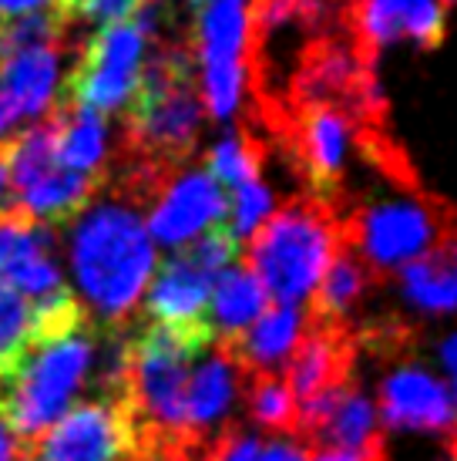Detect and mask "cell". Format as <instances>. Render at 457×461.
<instances>
[{"label":"cell","instance_id":"8fae6325","mask_svg":"<svg viewBox=\"0 0 457 461\" xmlns=\"http://www.w3.org/2000/svg\"><path fill=\"white\" fill-rule=\"evenodd\" d=\"M34 455L40 461H135L125 418L112 401H88L67 411Z\"/></svg>","mask_w":457,"mask_h":461},{"label":"cell","instance_id":"d6986e66","mask_svg":"<svg viewBox=\"0 0 457 461\" xmlns=\"http://www.w3.org/2000/svg\"><path fill=\"white\" fill-rule=\"evenodd\" d=\"M58 68H61V48H31L0 65V91L13 104L17 118L38 115L51 104Z\"/></svg>","mask_w":457,"mask_h":461},{"label":"cell","instance_id":"ac0fdd59","mask_svg":"<svg viewBox=\"0 0 457 461\" xmlns=\"http://www.w3.org/2000/svg\"><path fill=\"white\" fill-rule=\"evenodd\" d=\"M400 283L414 307L431 313L457 310V232L437 240L424 257L407 263L400 269Z\"/></svg>","mask_w":457,"mask_h":461},{"label":"cell","instance_id":"8992f818","mask_svg":"<svg viewBox=\"0 0 457 461\" xmlns=\"http://www.w3.org/2000/svg\"><path fill=\"white\" fill-rule=\"evenodd\" d=\"M249 34L253 24L246 0H209L199 14V91L216 122L239 112Z\"/></svg>","mask_w":457,"mask_h":461},{"label":"cell","instance_id":"d6a6232c","mask_svg":"<svg viewBox=\"0 0 457 461\" xmlns=\"http://www.w3.org/2000/svg\"><path fill=\"white\" fill-rule=\"evenodd\" d=\"M441 364L444 371L451 374V384L457 381V333H451L444 344H441Z\"/></svg>","mask_w":457,"mask_h":461},{"label":"cell","instance_id":"30bf717a","mask_svg":"<svg viewBox=\"0 0 457 461\" xmlns=\"http://www.w3.org/2000/svg\"><path fill=\"white\" fill-rule=\"evenodd\" d=\"M0 283L34 303L67 294L48 226L17 212H0Z\"/></svg>","mask_w":457,"mask_h":461},{"label":"cell","instance_id":"5b68a950","mask_svg":"<svg viewBox=\"0 0 457 461\" xmlns=\"http://www.w3.org/2000/svg\"><path fill=\"white\" fill-rule=\"evenodd\" d=\"M236 257H239V243L228 236L226 226H216L199 240H192L189 246H182L175 257L162 263L148 286L145 310H148L152 323L185 327V330L205 327V307H209L212 283L222 269L232 267Z\"/></svg>","mask_w":457,"mask_h":461},{"label":"cell","instance_id":"ba28073f","mask_svg":"<svg viewBox=\"0 0 457 461\" xmlns=\"http://www.w3.org/2000/svg\"><path fill=\"white\" fill-rule=\"evenodd\" d=\"M441 240L434 209L410 195H387L367 205L354 222L356 257L367 269H404Z\"/></svg>","mask_w":457,"mask_h":461},{"label":"cell","instance_id":"d4e9b609","mask_svg":"<svg viewBox=\"0 0 457 461\" xmlns=\"http://www.w3.org/2000/svg\"><path fill=\"white\" fill-rule=\"evenodd\" d=\"M249 411H253L255 424H263L266 431H290V428H296V397L286 387V381H280L276 374H255Z\"/></svg>","mask_w":457,"mask_h":461},{"label":"cell","instance_id":"83f0119b","mask_svg":"<svg viewBox=\"0 0 457 461\" xmlns=\"http://www.w3.org/2000/svg\"><path fill=\"white\" fill-rule=\"evenodd\" d=\"M259 451L263 441L255 435H228L212 448L209 461H259Z\"/></svg>","mask_w":457,"mask_h":461},{"label":"cell","instance_id":"603a6c76","mask_svg":"<svg viewBox=\"0 0 457 461\" xmlns=\"http://www.w3.org/2000/svg\"><path fill=\"white\" fill-rule=\"evenodd\" d=\"M34 340V303L0 283V384L27 357Z\"/></svg>","mask_w":457,"mask_h":461},{"label":"cell","instance_id":"5bb4252c","mask_svg":"<svg viewBox=\"0 0 457 461\" xmlns=\"http://www.w3.org/2000/svg\"><path fill=\"white\" fill-rule=\"evenodd\" d=\"M444 0H360L356 4V31L367 48H387L397 41L434 48L444 38Z\"/></svg>","mask_w":457,"mask_h":461},{"label":"cell","instance_id":"836d02e7","mask_svg":"<svg viewBox=\"0 0 457 461\" xmlns=\"http://www.w3.org/2000/svg\"><path fill=\"white\" fill-rule=\"evenodd\" d=\"M17 122V112H13V104L7 102V95L0 91V131H7Z\"/></svg>","mask_w":457,"mask_h":461},{"label":"cell","instance_id":"6da1fadb","mask_svg":"<svg viewBox=\"0 0 457 461\" xmlns=\"http://www.w3.org/2000/svg\"><path fill=\"white\" fill-rule=\"evenodd\" d=\"M205 104L195 61L185 48L166 44L141 65L139 88L128 102L125 149L135 158L131 179L166 185L168 168L189 158L202 131Z\"/></svg>","mask_w":457,"mask_h":461},{"label":"cell","instance_id":"484cf974","mask_svg":"<svg viewBox=\"0 0 457 461\" xmlns=\"http://www.w3.org/2000/svg\"><path fill=\"white\" fill-rule=\"evenodd\" d=\"M273 216V193H269L263 182H246L239 189H232V199H228V216H226V232L239 243V249L249 240L253 232Z\"/></svg>","mask_w":457,"mask_h":461},{"label":"cell","instance_id":"e0dca14e","mask_svg":"<svg viewBox=\"0 0 457 461\" xmlns=\"http://www.w3.org/2000/svg\"><path fill=\"white\" fill-rule=\"evenodd\" d=\"M269 307V296L263 283L253 276L249 267H228L222 269L212 283L209 307H205V327L219 344L236 340L255 323V317Z\"/></svg>","mask_w":457,"mask_h":461},{"label":"cell","instance_id":"7c38bea8","mask_svg":"<svg viewBox=\"0 0 457 461\" xmlns=\"http://www.w3.org/2000/svg\"><path fill=\"white\" fill-rule=\"evenodd\" d=\"M381 418L394 435H454L457 411L447 391L424 367H397L381 387Z\"/></svg>","mask_w":457,"mask_h":461},{"label":"cell","instance_id":"7a4b0ae2","mask_svg":"<svg viewBox=\"0 0 457 461\" xmlns=\"http://www.w3.org/2000/svg\"><path fill=\"white\" fill-rule=\"evenodd\" d=\"M71 269L85 303L104 327H121L155 273V243L131 203L81 209L71 226Z\"/></svg>","mask_w":457,"mask_h":461},{"label":"cell","instance_id":"2e32d148","mask_svg":"<svg viewBox=\"0 0 457 461\" xmlns=\"http://www.w3.org/2000/svg\"><path fill=\"white\" fill-rule=\"evenodd\" d=\"M346 360H350V350H346V340H343L336 327H327V323H317V330L303 337L300 347L290 354V367H286V387L292 391L296 404L306 401L313 394H323L330 387L346 384Z\"/></svg>","mask_w":457,"mask_h":461},{"label":"cell","instance_id":"44dd1931","mask_svg":"<svg viewBox=\"0 0 457 461\" xmlns=\"http://www.w3.org/2000/svg\"><path fill=\"white\" fill-rule=\"evenodd\" d=\"M323 445L340 451H373L377 448V408L367 394L354 387H343L340 401L333 404L330 418L323 421L317 435Z\"/></svg>","mask_w":457,"mask_h":461},{"label":"cell","instance_id":"f1b7e54d","mask_svg":"<svg viewBox=\"0 0 457 461\" xmlns=\"http://www.w3.org/2000/svg\"><path fill=\"white\" fill-rule=\"evenodd\" d=\"M259 461H306V448L300 441H273L259 451Z\"/></svg>","mask_w":457,"mask_h":461},{"label":"cell","instance_id":"d590c367","mask_svg":"<svg viewBox=\"0 0 457 461\" xmlns=\"http://www.w3.org/2000/svg\"><path fill=\"white\" fill-rule=\"evenodd\" d=\"M192 4H195V7H202V4H209V0H192Z\"/></svg>","mask_w":457,"mask_h":461},{"label":"cell","instance_id":"4fadbf2b","mask_svg":"<svg viewBox=\"0 0 457 461\" xmlns=\"http://www.w3.org/2000/svg\"><path fill=\"white\" fill-rule=\"evenodd\" d=\"M356 139L354 115L330 102L303 104L300 112V155H303L306 176L319 195L336 189L343 168L350 162Z\"/></svg>","mask_w":457,"mask_h":461},{"label":"cell","instance_id":"9a60e30c","mask_svg":"<svg viewBox=\"0 0 457 461\" xmlns=\"http://www.w3.org/2000/svg\"><path fill=\"white\" fill-rule=\"evenodd\" d=\"M306 330V321L300 307L290 303H273L266 307L255 323L246 333H239L236 340H228L232 357L239 360L242 371L249 374H273L280 364L290 360V354L300 347Z\"/></svg>","mask_w":457,"mask_h":461},{"label":"cell","instance_id":"e575fe53","mask_svg":"<svg viewBox=\"0 0 457 461\" xmlns=\"http://www.w3.org/2000/svg\"><path fill=\"white\" fill-rule=\"evenodd\" d=\"M451 401H454V411H457V381L451 384Z\"/></svg>","mask_w":457,"mask_h":461},{"label":"cell","instance_id":"4dcf8cb0","mask_svg":"<svg viewBox=\"0 0 457 461\" xmlns=\"http://www.w3.org/2000/svg\"><path fill=\"white\" fill-rule=\"evenodd\" d=\"M24 445L27 441H21V438L4 424V418H0V461H24V455H27Z\"/></svg>","mask_w":457,"mask_h":461},{"label":"cell","instance_id":"4316f807","mask_svg":"<svg viewBox=\"0 0 457 461\" xmlns=\"http://www.w3.org/2000/svg\"><path fill=\"white\" fill-rule=\"evenodd\" d=\"M139 7L141 0H77L75 17L112 27V24H121V21H131Z\"/></svg>","mask_w":457,"mask_h":461},{"label":"cell","instance_id":"3957f363","mask_svg":"<svg viewBox=\"0 0 457 461\" xmlns=\"http://www.w3.org/2000/svg\"><path fill=\"white\" fill-rule=\"evenodd\" d=\"M98 340L91 323L77 330L40 340L27 350L21 367L0 384V418L21 441L40 438L54 421H61L75 394L94 371Z\"/></svg>","mask_w":457,"mask_h":461},{"label":"cell","instance_id":"cb8c5ba5","mask_svg":"<svg viewBox=\"0 0 457 461\" xmlns=\"http://www.w3.org/2000/svg\"><path fill=\"white\" fill-rule=\"evenodd\" d=\"M205 172L222 185V189H239L246 182L259 179V149L253 145L249 135H239V131H228L212 145L209 152V162H205Z\"/></svg>","mask_w":457,"mask_h":461},{"label":"cell","instance_id":"f546056e","mask_svg":"<svg viewBox=\"0 0 457 461\" xmlns=\"http://www.w3.org/2000/svg\"><path fill=\"white\" fill-rule=\"evenodd\" d=\"M58 7V0H0V21H11V17H24L34 11H48Z\"/></svg>","mask_w":457,"mask_h":461},{"label":"cell","instance_id":"1f68e13d","mask_svg":"<svg viewBox=\"0 0 457 461\" xmlns=\"http://www.w3.org/2000/svg\"><path fill=\"white\" fill-rule=\"evenodd\" d=\"M313 461H377L373 451H340V448H327L319 451Z\"/></svg>","mask_w":457,"mask_h":461},{"label":"cell","instance_id":"7402d4cb","mask_svg":"<svg viewBox=\"0 0 457 461\" xmlns=\"http://www.w3.org/2000/svg\"><path fill=\"white\" fill-rule=\"evenodd\" d=\"M64 104V129H61V162L67 168L88 172V176H104V141H108V129L104 118L91 108L67 102Z\"/></svg>","mask_w":457,"mask_h":461},{"label":"cell","instance_id":"9c48e42d","mask_svg":"<svg viewBox=\"0 0 457 461\" xmlns=\"http://www.w3.org/2000/svg\"><path fill=\"white\" fill-rule=\"evenodd\" d=\"M228 195L205 168H189L178 179L162 185V195L155 199L145 230L152 243L182 249L192 240L205 236L216 226H226Z\"/></svg>","mask_w":457,"mask_h":461},{"label":"cell","instance_id":"277c9868","mask_svg":"<svg viewBox=\"0 0 457 461\" xmlns=\"http://www.w3.org/2000/svg\"><path fill=\"white\" fill-rule=\"evenodd\" d=\"M340 230L323 205L292 203L253 232L246 259L273 303H303L340 253Z\"/></svg>","mask_w":457,"mask_h":461},{"label":"cell","instance_id":"52a82bcc","mask_svg":"<svg viewBox=\"0 0 457 461\" xmlns=\"http://www.w3.org/2000/svg\"><path fill=\"white\" fill-rule=\"evenodd\" d=\"M145 48H148V38L141 34L135 21L102 27L77 54L64 85V98L98 115L125 108L139 88Z\"/></svg>","mask_w":457,"mask_h":461},{"label":"cell","instance_id":"ffe728a7","mask_svg":"<svg viewBox=\"0 0 457 461\" xmlns=\"http://www.w3.org/2000/svg\"><path fill=\"white\" fill-rule=\"evenodd\" d=\"M363 286H367V267L363 259L356 257L354 249L340 246V253L333 257V263L327 267L319 286L313 290V317L317 323H327V327H336L340 317H346L354 303L363 296Z\"/></svg>","mask_w":457,"mask_h":461}]
</instances>
